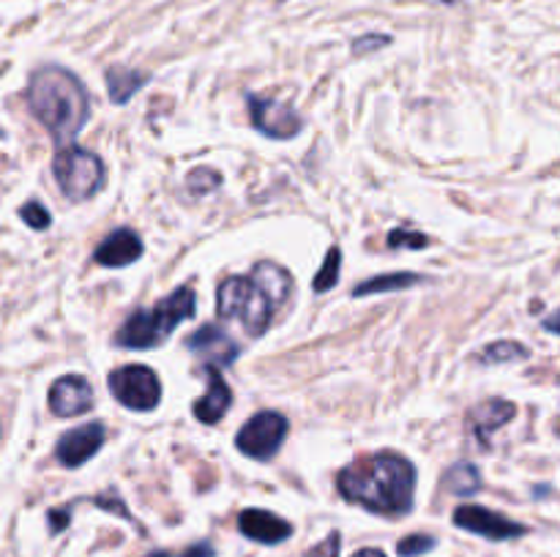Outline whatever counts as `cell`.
<instances>
[{
    "label": "cell",
    "instance_id": "1",
    "mask_svg": "<svg viewBox=\"0 0 560 557\" xmlns=\"http://www.w3.org/2000/svg\"><path fill=\"white\" fill-rule=\"evenodd\" d=\"M339 495L381 517H405L413 511L416 467L399 453L381 451L359 457L339 473Z\"/></svg>",
    "mask_w": 560,
    "mask_h": 557
},
{
    "label": "cell",
    "instance_id": "2",
    "mask_svg": "<svg viewBox=\"0 0 560 557\" xmlns=\"http://www.w3.org/2000/svg\"><path fill=\"white\" fill-rule=\"evenodd\" d=\"M27 104L38 123L49 131L55 147L74 145V137L91 118V98L85 85L60 66H42L27 82Z\"/></svg>",
    "mask_w": 560,
    "mask_h": 557
},
{
    "label": "cell",
    "instance_id": "3",
    "mask_svg": "<svg viewBox=\"0 0 560 557\" xmlns=\"http://www.w3.org/2000/svg\"><path fill=\"white\" fill-rule=\"evenodd\" d=\"M195 287L191 284H180L178 289L159 300L151 309L131 311L124 320V325L115 331L113 342L118 347L129 349H153L164 344V339L175 331L184 320L195 317Z\"/></svg>",
    "mask_w": 560,
    "mask_h": 557
},
{
    "label": "cell",
    "instance_id": "4",
    "mask_svg": "<svg viewBox=\"0 0 560 557\" xmlns=\"http://www.w3.org/2000/svg\"><path fill=\"white\" fill-rule=\"evenodd\" d=\"M217 311L222 320H241L252 339L262 336L273 317V306L249 276H230L219 284Z\"/></svg>",
    "mask_w": 560,
    "mask_h": 557
},
{
    "label": "cell",
    "instance_id": "5",
    "mask_svg": "<svg viewBox=\"0 0 560 557\" xmlns=\"http://www.w3.org/2000/svg\"><path fill=\"white\" fill-rule=\"evenodd\" d=\"M55 180H58L60 191L69 197L71 202H82L88 197L96 194L104 183V164L96 153L82 151V147L69 145L60 147L55 153Z\"/></svg>",
    "mask_w": 560,
    "mask_h": 557
},
{
    "label": "cell",
    "instance_id": "6",
    "mask_svg": "<svg viewBox=\"0 0 560 557\" xmlns=\"http://www.w3.org/2000/svg\"><path fill=\"white\" fill-rule=\"evenodd\" d=\"M109 391L124 407L135 410V413L156 410L162 402V382H159L156 371L142 364H126L109 371Z\"/></svg>",
    "mask_w": 560,
    "mask_h": 557
},
{
    "label": "cell",
    "instance_id": "7",
    "mask_svg": "<svg viewBox=\"0 0 560 557\" xmlns=\"http://www.w3.org/2000/svg\"><path fill=\"white\" fill-rule=\"evenodd\" d=\"M288 418L277 410H262V413L252 415L244 426H241L235 446L244 457L257 459V462H271L282 448L284 437H288Z\"/></svg>",
    "mask_w": 560,
    "mask_h": 557
},
{
    "label": "cell",
    "instance_id": "8",
    "mask_svg": "<svg viewBox=\"0 0 560 557\" xmlns=\"http://www.w3.org/2000/svg\"><path fill=\"white\" fill-rule=\"evenodd\" d=\"M246 102H249L252 126H255L260 134L271 137V140H293L301 131V126H304L301 115L295 112L290 104L255 96V93H249Z\"/></svg>",
    "mask_w": 560,
    "mask_h": 557
},
{
    "label": "cell",
    "instance_id": "9",
    "mask_svg": "<svg viewBox=\"0 0 560 557\" xmlns=\"http://www.w3.org/2000/svg\"><path fill=\"white\" fill-rule=\"evenodd\" d=\"M454 524L490 541H512L528 533L525 524L514 522V519L503 517V513L485 506H459L454 511Z\"/></svg>",
    "mask_w": 560,
    "mask_h": 557
},
{
    "label": "cell",
    "instance_id": "10",
    "mask_svg": "<svg viewBox=\"0 0 560 557\" xmlns=\"http://www.w3.org/2000/svg\"><path fill=\"white\" fill-rule=\"evenodd\" d=\"M104 437H107V426L102 420H91V424H82L77 429H69L58 442H55V457L63 467L74 470L82 467L85 462H91L98 453V448L104 446Z\"/></svg>",
    "mask_w": 560,
    "mask_h": 557
},
{
    "label": "cell",
    "instance_id": "11",
    "mask_svg": "<svg viewBox=\"0 0 560 557\" xmlns=\"http://www.w3.org/2000/svg\"><path fill=\"white\" fill-rule=\"evenodd\" d=\"M186 347L195 355H200L202 366L206 369H224V366L235 364V358L241 355L238 344L233 342L228 331L222 325H202L186 339Z\"/></svg>",
    "mask_w": 560,
    "mask_h": 557
},
{
    "label": "cell",
    "instance_id": "12",
    "mask_svg": "<svg viewBox=\"0 0 560 557\" xmlns=\"http://www.w3.org/2000/svg\"><path fill=\"white\" fill-rule=\"evenodd\" d=\"M93 404H96V396H93L91 382L82 375H63L49 388V410L60 418L91 413Z\"/></svg>",
    "mask_w": 560,
    "mask_h": 557
},
{
    "label": "cell",
    "instance_id": "13",
    "mask_svg": "<svg viewBox=\"0 0 560 557\" xmlns=\"http://www.w3.org/2000/svg\"><path fill=\"white\" fill-rule=\"evenodd\" d=\"M514 415H517V404L514 402H509V399H487V402L476 404L468 413V431L481 446L490 448L492 435L501 426H506Z\"/></svg>",
    "mask_w": 560,
    "mask_h": 557
},
{
    "label": "cell",
    "instance_id": "14",
    "mask_svg": "<svg viewBox=\"0 0 560 557\" xmlns=\"http://www.w3.org/2000/svg\"><path fill=\"white\" fill-rule=\"evenodd\" d=\"M238 530L246 538L257 541V544H282L293 535V524L288 519L277 517L271 511H262V508H246L238 513Z\"/></svg>",
    "mask_w": 560,
    "mask_h": 557
},
{
    "label": "cell",
    "instance_id": "15",
    "mask_svg": "<svg viewBox=\"0 0 560 557\" xmlns=\"http://www.w3.org/2000/svg\"><path fill=\"white\" fill-rule=\"evenodd\" d=\"M142 251H145V246H142L140 235L129 227H120L115 229V233H109L107 238L96 246L93 260L104 268H124L140 260Z\"/></svg>",
    "mask_w": 560,
    "mask_h": 557
},
{
    "label": "cell",
    "instance_id": "16",
    "mask_svg": "<svg viewBox=\"0 0 560 557\" xmlns=\"http://www.w3.org/2000/svg\"><path fill=\"white\" fill-rule=\"evenodd\" d=\"M206 396L197 399V402L191 404V410H195V418L200 420V424H219V420L228 415L230 404H233V391H230V386L224 382V377L219 375V369H206Z\"/></svg>",
    "mask_w": 560,
    "mask_h": 557
},
{
    "label": "cell",
    "instance_id": "17",
    "mask_svg": "<svg viewBox=\"0 0 560 557\" xmlns=\"http://www.w3.org/2000/svg\"><path fill=\"white\" fill-rule=\"evenodd\" d=\"M252 282L260 287V293L266 295L268 304L273 306V311L290 298L293 293V276H290L288 268H282L279 262L271 260H260L255 268H252Z\"/></svg>",
    "mask_w": 560,
    "mask_h": 557
},
{
    "label": "cell",
    "instance_id": "18",
    "mask_svg": "<svg viewBox=\"0 0 560 557\" xmlns=\"http://www.w3.org/2000/svg\"><path fill=\"white\" fill-rule=\"evenodd\" d=\"M145 82V71L129 69V66H109L107 69V91L113 104H126Z\"/></svg>",
    "mask_w": 560,
    "mask_h": 557
},
{
    "label": "cell",
    "instance_id": "19",
    "mask_svg": "<svg viewBox=\"0 0 560 557\" xmlns=\"http://www.w3.org/2000/svg\"><path fill=\"white\" fill-rule=\"evenodd\" d=\"M424 282L421 273H408V271H397V273H381V276H372L366 282H361L359 287L353 289L355 298H364V295H377V293H397V289L405 287H416V284Z\"/></svg>",
    "mask_w": 560,
    "mask_h": 557
},
{
    "label": "cell",
    "instance_id": "20",
    "mask_svg": "<svg viewBox=\"0 0 560 557\" xmlns=\"http://www.w3.org/2000/svg\"><path fill=\"white\" fill-rule=\"evenodd\" d=\"M443 489L459 497H470L481 489V473L474 462H457L443 475Z\"/></svg>",
    "mask_w": 560,
    "mask_h": 557
},
{
    "label": "cell",
    "instance_id": "21",
    "mask_svg": "<svg viewBox=\"0 0 560 557\" xmlns=\"http://www.w3.org/2000/svg\"><path fill=\"white\" fill-rule=\"evenodd\" d=\"M530 349L523 342H512V339H501V342H492L476 355L479 364H514V360H528Z\"/></svg>",
    "mask_w": 560,
    "mask_h": 557
},
{
    "label": "cell",
    "instance_id": "22",
    "mask_svg": "<svg viewBox=\"0 0 560 557\" xmlns=\"http://www.w3.org/2000/svg\"><path fill=\"white\" fill-rule=\"evenodd\" d=\"M339 268H342V251H339L337 246H331L326 254V260H323V268L315 273V282H312L315 293H326V289L337 287Z\"/></svg>",
    "mask_w": 560,
    "mask_h": 557
},
{
    "label": "cell",
    "instance_id": "23",
    "mask_svg": "<svg viewBox=\"0 0 560 557\" xmlns=\"http://www.w3.org/2000/svg\"><path fill=\"white\" fill-rule=\"evenodd\" d=\"M219 186H222V175H219L217 169H211V167L191 169L189 178H186V189H189L191 194H197V197L211 194V191L219 189Z\"/></svg>",
    "mask_w": 560,
    "mask_h": 557
},
{
    "label": "cell",
    "instance_id": "24",
    "mask_svg": "<svg viewBox=\"0 0 560 557\" xmlns=\"http://www.w3.org/2000/svg\"><path fill=\"white\" fill-rule=\"evenodd\" d=\"M386 244L388 249H427L430 246V235L419 233V229H405L397 227L386 235Z\"/></svg>",
    "mask_w": 560,
    "mask_h": 557
},
{
    "label": "cell",
    "instance_id": "25",
    "mask_svg": "<svg viewBox=\"0 0 560 557\" xmlns=\"http://www.w3.org/2000/svg\"><path fill=\"white\" fill-rule=\"evenodd\" d=\"M435 544H438V541L432 538V535L413 533V535H405V538L399 541L397 552L402 557H421V555H427V552L435 549Z\"/></svg>",
    "mask_w": 560,
    "mask_h": 557
},
{
    "label": "cell",
    "instance_id": "26",
    "mask_svg": "<svg viewBox=\"0 0 560 557\" xmlns=\"http://www.w3.org/2000/svg\"><path fill=\"white\" fill-rule=\"evenodd\" d=\"M20 218L31 229H38V233H42V229H49V224H52V216H49V211L38 200L25 202V205L20 208Z\"/></svg>",
    "mask_w": 560,
    "mask_h": 557
},
{
    "label": "cell",
    "instance_id": "27",
    "mask_svg": "<svg viewBox=\"0 0 560 557\" xmlns=\"http://www.w3.org/2000/svg\"><path fill=\"white\" fill-rule=\"evenodd\" d=\"M386 44H392V36H383V33H370V36H361L353 42V55H370L375 49H383Z\"/></svg>",
    "mask_w": 560,
    "mask_h": 557
},
{
    "label": "cell",
    "instance_id": "28",
    "mask_svg": "<svg viewBox=\"0 0 560 557\" xmlns=\"http://www.w3.org/2000/svg\"><path fill=\"white\" fill-rule=\"evenodd\" d=\"M304 557H339V533L334 530L326 541H320L317 546H312Z\"/></svg>",
    "mask_w": 560,
    "mask_h": 557
},
{
    "label": "cell",
    "instance_id": "29",
    "mask_svg": "<svg viewBox=\"0 0 560 557\" xmlns=\"http://www.w3.org/2000/svg\"><path fill=\"white\" fill-rule=\"evenodd\" d=\"M213 555H217V552H213L211 544H195L184 552H153V555L148 557H213Z\"/></svg>",
    "mask_w": 560,
    "mask_h": 557
},
{
    "label": "cell",
    "instance_id": "30",
    "mask_svg": "<svg viewBox=\"0 0 560 557\" xmlns=\"http://www.w3.org/2000/svg\"><path fill=\"white\" fill-rule=\"evenodd\" d=\"M93 502H96L98 508H104V511H113V513H118V517H124V519H131V513H129V508L124 506V502L118 500V497L115 495H98V497H93Z\"/></svg>",
    "mask_w": 560,
    "mask_h": 557
},
{
    "label": "cell",
    "instance_id": "31",
    "mask_svg": "<svg viewBox=\"0 0 560 557\" xmlns=\"http://www.w3.org/2000/svg\"><path fill=\"white\" fill-rule=\"evenodd\" d=\"M47 517H49V530H52V533L69 528V508H52Z\"/></svg>",
    "mask_w": 560,
    "mask_h": 557
},
{
    "label": "cell",
    "instance_id": "32",
    "mask_svg": "<svg viewBox=\"0 0 560 557\" xmlns=\"http://www.w3.org/2000/svg\"><path fill=\"white\" fill-rule=\"evenodd\" d=\"M541 325H545V331L558 333V336H560V309L552 311V315H547V317H545V322H541Z\"/></svg>",
    "mask_w": 560,
    "mask_h": 557
},
{
    "label": "cell",
    "instance_id": "33",
    "mask_svg": "<svg viewBox=\"0 0 560 557\" xmlns=\"http://www.w3.org/2000/svg\"><path fill=\"white\" fill-rule=\"evenodd\" d=\"M353 557H386V555H383L381 549H361V552H355Z\"/></svg>",
    "mask_w": 560,
    "mask_h": 557
},
{
    "label": "cell",
    "instance_id": "34",
    "mask_svg": "<svg viewBox=\"0 0 560 557\" xmlns=\"http://www.w3.org/2000/svg\"><path fill=\"white\" fill-rule=\"evenodd\" d=\"M446 3H454V0H446Z\"/></svg>",
    "mask_w": 560,
    "mask_h": 557
},
{
    "label": "cell",
    "instance_id": "35",
    "mask_svg": "<svg viewBox=\"0 0 560 557\" xmlns=\"http://www.w3.org/2000/svg\"><path fill=\"white\" fill-rule=\"evenodd\" d=\"M0 137H3V131H0Z\"/></svg>",
    "mask_w": 560,
    "mask_h": 557
}]
</instances>
